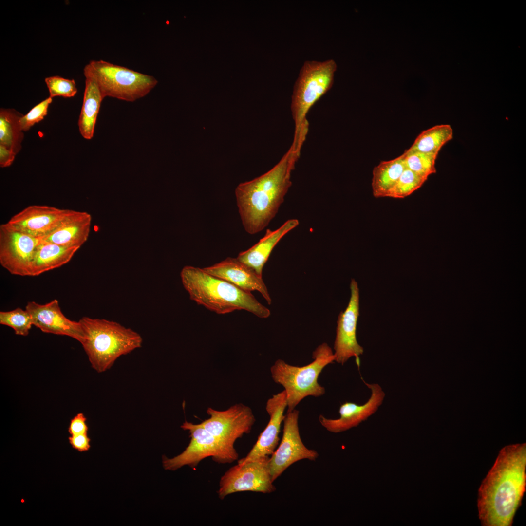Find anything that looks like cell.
I'll return each instance as SVG.
<instances>
[{"label":"cell","mask_w":526,"mask_h":526,"mask_svg":"<svg viewBox=\"0 0 526 526\" xmlns=\"http://www.w3.org/2000/svg\"><path fill=\"white\" fill-rule=\"evenodd\" d=\"M79 248L40 240L31 263L29 276H38L65 264Z\"/></svg>","instance_id":"44dd1931"},{"label":"cell","mask_w":526,"mask_h":526,"mask_svg":"<svg viewBox=\"0 0 526 526\" xmlns=\"http://www.w3.org/2000/svg\"><path fill=\"white\" fill-rule=\"evenodd\" d=\"M207 273L224 279L248 292L258 291L270 304L272 299L262 276L236 258L228 257L211 266L203 268Z\"/></svg>","instance_id":"ac0fdd59"},{"label":"cell","mask_w":526,"mask_h":526,"mask_svg":"<svg viewBox=\"0 0 526 526\" xmlns=\"http://www.w3.org/2000/svg\"><path fill=\"white\" fill-rule=\"evenodd\" d=\"M351 296L348 306L338 317L334 349L335 361L343 365L351 357L356 358L360 366L359 357L363 348L357 339V325L359 315V292L357 282L352 279L350 283Z\"/></svg>","instance_id":"7c38bea8"},{"label":"cell","mask_w":526,"mask_h":526,"mask_svg":"<svg viewBox=\"0 0 526 526\" xmlns=\"http://www.w3.org/2000/svg\"><path fill=\"white\" fill-rule=\"evenodd\" d=\"M40 242L7 223L0 225V263L12 275L29 276L31 263Z\"/></svg>","instance_id":"30bf717a"},{"label":"cell","mask_w":526,"mask_h":526,"mask_svg":"<svg viewBox=\"0 0 526 526\" xmlns=\"http://www.w3.org/2000/svg\"><path fill=\"white\" fill-rule=\"evenodd\" d=\"M0 324L12 328L16 335L23 336L29 334L33 325L29 313L19 307L9 311H0Z\"/></svg>","instance_id":"83f0119b"},{"label":"cell","mask_w":526,"mask_h":526,"mask_svg":"<svg viewBox=\"0 0 526 526\" xmlns=\"http://www.w3.org/2000/svg\"><path fill=\"white\" fill-rule=\"evenodd\" d=\"M86 418L83 413L75 415L70 420L68 432L71 435L88 433V427L86 424Z\"/></svg>","instance_id":"4dcf8cb0"},{"label":"cell","mask_w":526,"mask_h":526,"mask_svg":"<svg viewBox=\"0 0 526 526\" xmlns=\"http://www.w3.org/2000/svg\"><path fill=\"white\" fill-rule=\"evenodd\" d=\"M45 82L49 90V96L52 98L56 96L72 97L77 92L76 84L73 79L55 75L45 78Z\"/></svg>","instance_id":"f1b7e54d"},{"label":"cell","mask_w":526,"mask_h":526,"mask_svg":"<svg viewBox=\"0 0 526 526\" xmlns=\"http://www.w3.org/2000/svg\"><path fill=\"white\" fill-rule=\"evenodd\" d=\"M299 412L294 409L287 412L283 422L282 440L269 459V468L274 482L292 464L302 460H316L319 453L309 449L303 444L299 432Z\"/></svg>","instance_id":"8fae6325"},{"label":"cell","mask_w":526,"mask_h":526,"mask_svg":"<svg viewBox=\"0 0 526 526\" xmlns=\"http://www.w3.org/2000/svg\"><path fill=\"white\" fill-rule=\"evenodd\" d=\"M269 459V456H266L230 468L221 477L219 498L223 500L229 494L242 491L263 493L275 491Z\"/></svg>","instance_id":"9c48e42d"},{"label":"cell","mask_w":526,"mask_h":526,"mask_svg":"<svg viewBox=\"0 0 526 526\" xmlns=\"http://www.w3.org/2000/svg\"><path fill=\"white\" fill-rule=\"evenodd\" d=\"M526 444L499 451L478 489L479 518L484 526H511L526 486Z\"/></svg>","instance_id":"6da1fadb"},{"label":"cell","mask_w":526,"mask_h":526,"mask_svg":"<svg viewBox=\"0 0 526 526\" xmlns=\"http://www.w3.org/2000/svg\"><path fill=\"white\" fill-rule=\"evenodd\" d=\"M406 168L428 179L436 172L435 161L438 154L407 150L402 154Z\"/></svg>","instance_id":"484cf974"},{"label":"cell","mask_w":526,"mask_h":526,"mask_svg":"<svg viewBox=\"0 0 526 526\" xmlns=\"http://www.w3.org/2000/svg\"><path fill=\"white\" fill-rule=\"evenodd\" d=\"M91 221L88 213L74 210L54 230L39 239L60 245L80 248L88 239Z\"/></svg>","instance_id":"ffe728a7"},{"label":"cell","mask_w":526,"mask_h":526,"mask_svg":"<svg viewBox=\"0 0 526 526\" xmlns=\"http://www.w3.org/2000/svg\"><path fill=\"white\" fill-rule=\"evenodd\" d=\"M25 309L31 316L33 325L43 332L67 336L80 341L82 335L80 323L66 318L57 300L43 304L30 301Z\"/></svg>","instance_id":"e0dca14e"},{"label":"cell","mask_w":526,"mask_h":526,"mask_svg":"<svg viewBox=\"0 0 526 526\" xmlns=\"http://www.w3.org/2000/svg\"><path fill=\"white\" fill-rule=\"evenodd\" d=\"M286 407V394L284 390L273 395L267 400L266 410L270 417L269 421L248 454L239 460L238 464H243L271 456L279 444V435Z\"/></svg>","instance_id":"2e32d148"},{"label":"cell","mask_w":526,"mask_h":526,"mask_svg":"<svg viewBox=\"0 0 526 526\" xmlns=\"http://www.w3.org/2000/svg\"><path fill=\"white\" fill-rule=\"evenodd\" d=\"M103 99L96 83L90 78H85L78 125L80 133L86 139L90 140L93 137L97 117Z\"/></svg>","instance_id":"7402d4cb"},{"label":"cell","mask_w":526,"mask_h":526,"mask_svg":"<svg viewBox=\"0 0 526 526\" xmlns=\"http://www.w3.org/2000/svg\"><path fill=\"white\" fill-rule=\"evenodd\" d=\"M312 358V362L301 367L290 365L279 359L270 368L274 381L284 388L287 412L295 409L307 396L319 397L325 393V388L318 383V379L324 367L335 361L334 352L324 342L313 352Z\"/></svg>","instance_id":"8992f818"},{"label":"cell","mask_w":526,"mask_h":526,"mask_svg":"<svg viewBox=\"0 0 526 526\" xmlns=\"http://www.w3.org/2000/svg\"><path fill=\"white\" fill-rule=\"evenodd\" d=\"M206 412L209 418L199 424L214 436L232 446L237 439L250 432L255 422L251 408L242 403L223 411L209 407Z\"/></svg>","instance_id":"4fadbf2b"},{"label":"cell","mask_w":526,"mask_h":526,"mask_svg":"<svg viewBox=\"0 0 526 526\" xmlns=\"http://www.w3.org/2000/svg\"><path fill=\"white\" fill-rule=\"evenodd\" d=\"M406 169L402 155L381 162L373 170L372 188L376 198L386 197Z\"/></svg>","instance_id":"603a6c76"},{"label":"cell","mask_w":526,"mask_h":526,"mask_svg":"<svg viewBox=\"0 0 526 526\" xmlns=\"http://www.w3.org/2000/svg\"><path fill=\"white\" fill-rule=\"evenodd\" d=\"M453 135L450 125H435L422 132L408 150L438 154L443 146L452 139Z\"/></svg>","instance_id":"d4e9b609"},{"label":"cell","mask_w":526,"mask_h":526,"mask_svg":"<svg viewBox=\"0 0 526 526\" xmlns=\"http://www.w3.org/2000/svg\"><path fill=\"white\" fill-rule=\"evenodd\" d=\"M17 154L2 145H0V167L10 166L15 160Z\"/></svg>","instance_id":"d6a6232c"},{"label":"cell","mask_w":526,"mask_h":526,"mask_svg":"<svg viewBox=\"0 0 526 526\" xmlns=\"http://www.w3.org/2000/svg\"><path fill=\"white\" fill-rule=\"evenodd\" d=\"M73 211L48 206L31 205L14 215L7 223L20 231L40 238L54 230Z\"/></svg>","instance_id":"5bb4252c"},{"label":"cell","mask_w":526,"mask_h":526,"mask_svg":"<svg viewBox=\"0 0 526 526\" xmlns=\"http://www.w3.org/2000/svg\"><path fill=\"white\" fill-rule=\"evenodd\" d=\"M68 440L72 448L79 452L88 451L91 447V440L87 433L71 435Z\"/></svg>","instance_id":"1f68e13d"},{"label":"cell","mask_w":526,"mask_h":526,"mask_svg":"<svg viewBox=\"0 0 526 526\" xmlns=\"http://www.w3.org/2000/svg\"><path fill=\"white\" fill-rule=\"evenodd\" d=\"M370 389L371 394L368 400L363 404L346 402L339 407L340 417L337 419H329L322 415L319 416L321 425L328 431L339 433L357 426L366 420L377 410L385 397V393L379 385L369 384L363 380Z\"/></svg>","instance_id":"9a60e30c"},{"label":"cell","mask_w":526,"mask_h":526,"mask_svg":"<svg viewBox=\"0 0 526 526\" xmlns=\"http://www.w3.org/2000/svg\"><path fill=\"white\" fill-rule=\"evenodd\" d=\"M181 427L188 431L190 442L180 454L171 458L163 456L165 470H176L184 466L195 469L202 460L208 457L219 464L231 463L238 459L239 455L234 446L218 439L200 424L186 421Z\"/></svg>","instance_id":"ba28073f"},{"label":"cell","mask_w":526,"mask_h":526,"mask_svg":"<svg viewBox=\"0 0 526 526\" xmlns=\"http://www.w3.org/2000/svg\"><path fill=\"white\" fill-rule=\"evenodd\" d=\"M180 277L190 300L217 314L242 310L262 319L267 318L271 314L270 310L250 292L211 275L203 268L185 266Z\"/></svg>","instance_id":"3957f363"},{"label":"cell","mask_w":526,"mask_h":526,"mask_svg":"<svg viewBox=\"0 0 526 526\" xmlns=\"http://www.w3.org/2000/svg\"><path fill=\"white\" fill-rule=\"evenodd\" d=\"M22 115L14 109H0V145L16 154L21 149L24 137L19 123Z\"/></svg>","instance_id":"cb8c5ba5"},{"label":"cell","mask_w":526,"mask_h":526,"mask_svg":"<svg viewBox=\"0 0 526 526\" xmlns=\"http://www.w3.org/2000/svg\"><path fill=\"white\" fill-rule=\"evenodd\" d=\"M427 179L406 168L387 197L404 198L419 188Z\"/></svg>","instance_id":"4316f807"},{"label":"cell","mask_w":526,"mask_h":526,"mask_svg":"<svg viewBox=\"0 0 526 526\" xmlns=\"http://www.w3.org/2000/svg\"><path fill=\"white\" fill-rule=\"evenodd\" d=\"M337 64L333 59L306 60L294 84L291 109L295 124L293 143L301 148L308 132L306 115L311 107L332 87Z\"/></svg>","instance_id":"5b68a950"},{"label":"cell","mask_w":526,"mask_h":526,"mask_svg":"<svg viewBox=\"0 0 526 526\" xmlns=\"http://www.w3.org/2000/svg\"><path fill=\"white\" fill-rule=\"evenodd\" d=\"M52 101V98L49 96L32 108L27 114L21 116L19 123L23 132L28 131L36 123L44 119Z\"/></svg>","instance_id":"f546056e"},{"label":"cell","mask_w":526,"mask_h":526,"mask_svg":"<svg viewBox=\"0 0 526 526\" xmlns=\"http://www.w3.org/2000/svg\"><path fill=\"white\" fill-rule=\"evenodd\" d=\"M79 322L82 328L79 342L92 367L98 373L108 370L120 357L141 346L143 340L138 333L116 322L87 317Z\"/></svg>","instance_id":"277c9868"},{"label":"cell","mask_w":526,"mask_h":526,"mask_svg":"<svg viewBox=\"0 0 526 526\" xmlns=\"http://www.w3.org/2000/svg\"><path fill=\"white\" fill-rule=\"evenodd\" d=\"M299 224L298 219H290L275 230L267 229L265 235L258 243L247 250L240 252L237 258L258 274L262 276L263 266L275 246Z\"/></svg>","instance_id":"d6986e66"},{"label":"cell","mask_w":526,"mask_h":526,"mask_svg":"<svg viewBox=\"0 0 526 526\" xmlns=\"http://www.w3.org/2000/svg\"><path fill=\"white\" fill-rule=\"evenodd\" d=\"M85 78L96 84L106 97L133 102L147 95L157 84L153 76L103 60H91L83 69Z\"/></svg>","instance_id":"52a82bcc"},{"label":"cell","mask_w":526,"mask_h":526,"mask_svg":"<svg viewBox=\"0 0 526 526\" xmlns=\"http://www.w3.org/2000/svg\"><path fill=\"white\" fill-rule=\"evenodd\" d=\"M301 150L293 144L271 169L235 190L243 226L253 235L264 229L275 217L292 185L291 176Z\"/></svg>","instance_id":"7a4b0ae2"}]
</instances>
